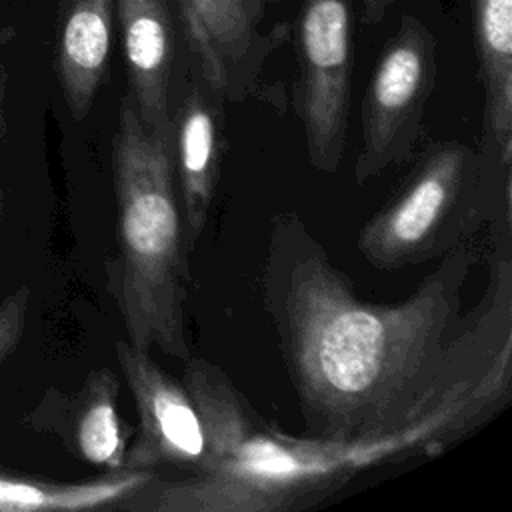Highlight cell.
Masks as SVG:
<instances>
[{
	"instance_id": "cell-1",
	"label": "cell",
	"mask_w": 512,
	"mask_h": 512,
	"mask_svg": "<svg viewBox=\"0 0 512 512\" xmlns=\"http://www.w3.org/2000/svg\"><path fill=\"white\" fill-rule=\"evenodd\" d=\"M484 244L442 256L394 304L362 300L294 212L270 224L262 300L308 436L368 440L446 416L472 432L512 398L510 236H496L488 282L460 318Z\"/></svg>"
},
{
	"instance_id": "cell-2",
	"label": "cell",
	"mask_w": 512,
	"mask_h": 512,
	"mask_svg": "<svg viewBox=\"0 0 512 512\" xmlns=\"http://www.w3.org/2000/svg\"><path fill=\"white\" fill-rule=\"evenodd\" d=\"M182 382L206 422L204 468L156 478L120 512H296L322 504L360 472L386 462L438 456L468 430L446 416L368 440L292 436L262 418L224 368L190 356Z\"/></svg>"
},
{
	"instance_id": "cell-3",
	"label": "cell",
	"mask_w": 512,
	"mask_h": 512,
	"mask_svg": "<svg viewBox=\"0 0 512 512\" xmlns=\"http://www.w3.org/2000/svg\"><path fill=\"white\" fill-rule=\"evenodd\" d=\"M112 184L118 254L108 260L106 276L128 342L186 362L192 356L184 330L188 248L170 130H146L128 92L112 138Z\"/></svg>"
},
{
	"instance_id": "cell-4",
	"label": "cell",
	"mask_w": 512,
	"mask_h": 512,
	"mask_svg": "<svg viewBox=\"0 0 512 512\" xmlns=\"http://www.w3.org/2000/svg\"><path fill=\"white\" fill-rule=\"evenodd\" d=\"M512 166L460 140L430 144L358 232L362 258L398 270L442 258L494 222H510Z\"/></svg>"
},
{
	"instance_id": "cell-5",
	"label": "cell",
	"mask_w": 512,
	"mask_h": 512,
	"mask_svg": "<svg viewBox=\"0 0 512 512\" xmlns=\"http://www.w3.org/2000/svg\"><path fill=\"white\" fill-rule=\"evenodd\" d=\"M434 82L436 40L420 18L406 14L380 52L364 90L362 146L354 164L356 184L414 156Z\"/></svg>"
},
{
	"instance_id": "cell-6",
	"label": "cell",
	"mask_w": 512,
	"mask_h": 512,
	"mask_svg": "<svg viewBox=\"0 0 512 512\" xmlns=\"http://www.w3.org/2000/svg\"><path fill=\"white\" fill-rule=\"evenodd\" d=\"M296 110L310 164L340 166L352 94V0H304L298 16Z\"/></svg>"
},
{
	"instance_id": "cell-7",
	"label": "cell",
	"mask_w": 512,
	"mask_h": 512,
	"mask_svg": "<svg viewBox=\"0 0 512 512\" xmlns=\"http://www.w3.org/2000/svg\"><path fill=\"white\" fill-rule=\"evenodd\" d=\"M116 360L134 398L138 424L132 432L126 468L178 470L190 474L210 460L206 422L182 380L172 378L148 350L116 342Z\"/></svg>"
},
{
	"instance_id": "cell-8",
	"label": "cell",
	"mask_w": 512,
	"mask_h": 512,
	"mask_svg": "<svg viewBox=\"0 0 512 512\" xmlns=\"http://www.w3.org/2000/svg\"><path fill=\"white\" fill-rule=\"evenodd\" d=\"M188 46L202 82L222 100L254 92L274 34H262L244 0H178Z\"/></svg>"
},
{
	"instance_id": "cell-9",
	"label": "cell",
	"mask_w": 512,
	"mask_h": 512,
	"mask_svg": "<svg viewBox=\"0 0 512 512\" xmlns=\"http://www.w3.org/2000/svg\"><path fill=\"white\" fill-rule=\"evenodd\" d=\"M170 142L184 240L190 252L208 224L226 152L222 98L204 82L188 86L176 110H170Z\"/></svg>"
},
{
	"instance_id": "cell-10",
	"label": "cell",
	"mask_w": 512,
	"mask_h": 512,
	"mask_svg": "<svg viewBox=\"0 0 512 512\" xmlns=\"http://www.w3.org/2000/svg\"><path fill=\"white\" fill-rule=\"evenodd\" d=\"M128 94L150 132L170 130L174 28L168 0H118Z\"/></svg>"
},
{
	"instance_id": "cell-11",
	"label": "cell",
	"mask_w": 512,
	"mask_h": 512,
	"mask_svg": "<svg viewBox=\"0 0 512 512\" xmlns=\"http://www.w3.org/2000/svg\"><path fill=\"white\" fill-rule=\"evenodd\" d=\"M114 0H62L56 76L74 120H84L106 80Z\"/></svg>"
},
{
	"instance_id": "cell-12",
	"label": "cell",
	"mask_w": 512,
	"mask_h": 512,
	"mask_svg": "<svg viewBox=\"0 0 512 512\" xmlns=\"http://www.w3.org/2000/svg\"><path fill=\"white\" fill-rule=\"evenodd\" d=\"M478 78L484 90L480 152L512 166V0H472Z\"/></svg>"
},
{
	"instance_id": "cell-13",
	"label": "cell",
	"mask_w": 512,
	"mask_h": 512,
	"mask_svg": "<svg viewBox=\"0 0 512 512\" xmlns=\"http://www.w3.org/2000/svg\"><path fill=\"white\" fill-rule=\"evenodd\" d=\"M120 380L108 368L92 370L74 396L70 440L82 460L106 472L124 470L132 428L120 414Z\"/></svg>"
},
{
	"instance_id": "cell-14",
	"label": "cell",
	"mask_w": 512,
	"mask_h": 512,
	"mask_svg": "<svg viewBox=\"0 0 512 512\" xmlns=\"http://www.w3.org/2000/svg\"><path fill=\"white\" fill-rule=\"evenodd\" d=\"M154 478L156 472L134 468L106 472L102 478L76 484L0 476V510H120L128 498Z\"/></svg>"
},
{
	"instance_id": "cell-15",
	"label": "cell",
	"mask_w": 512,
	"mask_h": 512,
	"mask_svg": "<svg viewBox=\"0 0 512 512\" xmlns=\"http://www.w3.org/2000/svg\"><path fill=\"white\" fill-rule=\"evenodd\" d=\"M28 296V288H20L0 304V362L10 354L22 334Z\"/></svg>"
},
{
	"instance_id": "cell-16",
	"label": "cell",
	"mask_w": 512,
	"mask_h": 512,
	"mask_svg": "<svg viewBox=\"0 0 512 512\" xmlns=\"http://www.w3.org/2000/svg\"><path fill=\"white\" fill-rule=\"evenodd\" d=\"M396 0H360L362 4V20L370 26H376L384 16L386 12L390 10V6L394 4Z\"/></svg>"
},
{
	"instance_id": "cell-17",
	"label": "cell",
	"mask_w": 512,
	"mask_h": 512,
	"mask_svg": "<svg viewBox=\"0 0 512 512\" xmlns=\"http://www.w3.org/2000/svg\"><path fill=\"white\" fill-rule=\"evenodd\" d=\"M246 2V8L248 12L252 14V18L260 24L262 18H264V12H266V6L270 4H276L278 0H244Z\"/></svg>"
},
{
	"instance_id": "cell-18",
	"label": "cell",
	"mask_w": 512,
	"mask_h": 512,
	"mask_svg": "<svg viewBox=\"0 0 512 512\" xmlns=\"http://www.w3.org/2000/svg\"><path fill=\"white\" fill-rule=\"evenodd\" d=\"M2 98H4V70L0 66V114H2ZM2 126V124H0ZM2 210V208H0Z\"/></svg>"
}]
</instances>
